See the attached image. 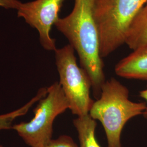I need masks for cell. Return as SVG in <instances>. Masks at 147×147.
<instances>
[{"label":"cell","mask_w":147,"mask_h":147,"mask_svg":"<svg viewBox=\"0 0 147 147\" xmlns=\"http://www.w3.org/2000/svg\"><path fill=\"white\" fill-rule=\"evenodd\" d=\"M139 94H140V96L146 101V104L147 105V108L143 112L142 115L147 121V87L146 88L140 91L139 93Z\"/></svg>","instance_id":"4fadbf2b"},{"label":"cell","mask_w":147,"mask_h":147,"mask_svg":"<svg viewBox=\"0 0 147 147\" xmlns=\"http://www.w3.org/2000/svg\"><path fill=\"white\" fill-rule=\"evenodd\" d=\"M44 147H79L73 139L68 135H61L57 138L52 139Z\"/></svg>","instance_id":"8fae6325"},{"label":"cell","mask_w":147,"mask_h":147,"mask_svg":"<svg viewBox=\"0 0 147 147\" xmlns=\"http://www.w3.org/2000/svg\"><path fill=\"white\" fill-rule=\"evenodd\" d=\"M47 93V87H42L39 89L33 98L20 108L7 113L0 115V131L11 129L14 121L18 118L25 115L32 107L44 97Z\"/></svg>","instance_id":"30bf717a"},{"label":"cell","mask_w":147,"mask_h":147,"mask_svg":"<svg viewBox=\"0 0 147 147\" xmlns=\"http://www.w3.org/2000/svg\"><path fill=\"white\" fill-rule=\"evenodd\" d=\"M73 124L78 134L79 147H101L95 136L96 121L89 115L78 117Z\"/></svg>","instance_id":"9c48e42d"},{"label":"cell","mask_w":147,"mask_h":147,"mask_svg":"<svg viewBox=\"0 0 147 147\" xmlns=\"http://www.w3.org/2000/svg\"><path fill=\"white\" fill-rule=\"evenodd\" d=\"M66 0H34L22 3L17 10L18 16L23 18L30 26L36 29L39 42L47 51H55L56 39L50 36L53 25L58 20L59 13Z\"/></svg>","instance_id":"8992f818"},{"label":"cell","mask_w":147,"mask_h":147,"mask_svg":"<svg viewBox=\"0 0 147 147\" xmlns=\"http://www.w3.org/2000/svg\"><path fill=\"white\" fill-rule=\"evenodd\" d=\"M147 0H94L101 58L109 56L125 44L129 28Z\"/></svg>","instance_id":"3957f363"},{"label":"cell","mask_w":147,"mask_h":147,"mask_svg":"<svg viewBox=\"0 0 147 147\" xmlns=\"http://www.w3.org/2000/svg\"><path fill=\"white\" fill-rule=\"evenodd\" d=\"M146 102H134L129 99V90L115 78L106 80L99 97L94 101L89 115L101 123L107 141V147H121L122 131L126 123L142 115Z\"/></svg>","instance_id":"7a4b0ae2"},{"label":"cell","mask_w":147,"mask_h":147,"mask_svg":"<svg viewBox=\"0 0 147 147\" xmlns=\"http://www.w3.org/2000/svg\"><path fill=\"white\" fill-rule=\"evenodd\" d=\"M147 44V3L137 14L129 28L125 44L132 50Z\"/></svg>","instance_id":"ba28073f"},{"label":"cell","mask_w":147,"mask_h":147,"mask_svg":"<svg viewBox=\"0 0 147 147\" xmlns=\"http://www.w3.org/2000/svg\"><path fill=\"white\" fill-rule=\"evenodd\" d=\"M67 110L68 100L59 82H55L47 87V94L38 102L31 120L14 124L11 129L29 147H44L53 139L55 119Z\"/></svg>","instance_id":"277c9868"},{"label":"cell","mask_w":147,"mask_h":147,"mask_svg":"<svg viewBox=\"0 0 147 147\" xmlns=\"http://www.w3.org/2000/svg\"><path fill=\"white\" fill-rule=\"evenodd\" d=\"M59 84L67 99L69 110L78 117L89 115L94 101L90 97L92 83L86 70L80 67L75 50L69 44L54 51Z\"/></svg>","instance_id":"5b68a950"},{"label":"cell","mask_w":147,"mask_h":147,"mask_svg":"<svg viewBox=\"0 0 147 147\" xmlns=\"http://www.w3.org/2000/svg\"><path fill=\"white\" fill-rule=\"evenodd\" d=\"M94 0H74L73 9L55 24L78 53L80 66L89 75L98 99L105 81L104 64L100 53L99 38L93 13Z\"/></svg>","instance_id":"6da1fadb"},{"label":"cell","mask_w":147,"mask_h":147,"mask_svg":"<svg viewBox=\"0 0 147 147\" xmlns=\"http://www.w3.org/2000/svg\"><path fill=\"white\" fill-rule=\"evenodd\" d=\"M0 147H2V146H1V145H0Z\"/></svg>","instance_id":"5bb4252c"},{"label":"cell","mask_w":147,"mask_h":147,"mask_svg":"<svg viewBox=\"0 0 147 147\" xmlns=\"http://www.w3.org/2000/svg\"><path fill=\"white\" fill-rule=\"evenodd\" d=\"M22 2L18 0H0V7L5 9H13L18 10Z\"/></svg>","instance_id":"7c38bea8"},{"label":"cell","mask_w":147,"mask_h":147,"mask_svg":"<svg viewBox=\"0 0 147 147\" xmlns=\"http://www.w3.org/2000/svg\"><path fill=\"white\" fill-rule=\"evenodd\" d=\"M115 71L117 76L125 79L147 80V44L119 61Z\"/></svg>","instance_id":"52a82bcc"}]
</instances>
